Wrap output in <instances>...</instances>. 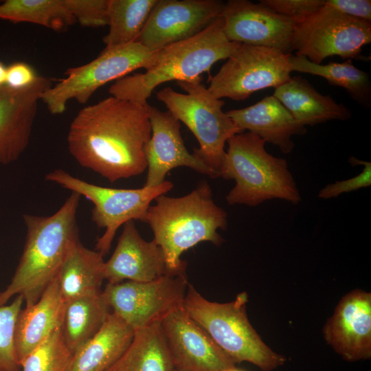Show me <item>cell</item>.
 I'll list each match as a JSON object with an SVG mask.
<instances>
[{"label": "cell", "mask_w": 371, "mask_h": 371, "mask_svg": "<svg viewBox=\"0 0 371 371\" xmlns=\"http://www.w3.org/2000/svg\"><path fill=\"white\" fill-rule=\"evenodd\" d=\"M150 135L146 104L111 95L78 113L67 142L78 164L113 183L144 172Z\"/></svg>", "instance_id": "obj_1"}, {"label": "cell", "mask_w": 371, "mask_h": 371, "mask_svg": "<svg viewBox=\"0 0 371 371\" xmlns=\"http://www.w3.org/2000/svg\"><path fill=\"white\" fill-rule=\"evenodd\" d=\"M80 197L71 192L51 216L23 215L27 229L23 250L10 283L0 292V306L18 295L25 306H32L57 277L69 250L80 240L76 216Z\"/></svg>", "instance_id": "obj_2"}, {"label": "cell", "mask_w": 371, "mask_h": 371, "mask_svg": "<svg viewBox=\"0 0 371 371\" xmlns=\"http://www.w3.org/2000/svg\"><path fill=\"white\" fill-rule=\"evenodd\" d=\"M150 205L146 223L153 240L161 248L170 274L186 273L182 254L201 242L221 245L224 239L218 229H226L227 214L212 199L210 186L201 181L186 195L170 197L161 194Z\"/></svg>", "instance_id": "obj_3"}, {"label": "cell", "mask_w": 371, "mask_h": 371, "mask_svg": "<svg viewBox=\"0 0 371 371\" xmlns=\"http://www.w3.org/2000/svg\"><path fill=\"white\" fill-rule=\"evenodd\" d=\"M229 41L218 18L198 34L159 49L144 73L117 80L109 89L111 96L145 105L154 89L162 83L201 80L217 61L227 59L240 45Z\"/></svg>", "instance_id": "obj_4"}, {"label": "cell", "mask_w": 371, "mask_h": 371, "mask_svg": "<svg viewBox=\"0 0 371 371\" xmlns=\"http://www.w3.org/2000/svg\"><path fill=\"white\" fill-rule=\"evenodd\" d=\"M265 144L247 131L235 134L227 140L219 177L235 181L226 196L228 204L256 207L273 199L294 205L301 201L286 160L269 154Z\"/></svg>", "instance_id": "obj_5"}, {"label": "cell", "mask_w": 371, "mask_h": 371, "mask_svg": "<svg viewBox=\"0 0 371 371\" xmlns=\"http://www.w3.org/2000/svg\"><path fill=\"white\" fill-rule=\"evenodd\" d=\"M248 295L242 292L229 302H211L188 284L183 308L234 361L251 363L272 371L286 359L271 350L250 324L246 311Z\"/></svg>", "instance_id": "obj_6"}, {"label": "cell", "mask_w": 371, "mask_h": 371, "mask_svg": "<svg viewBox=\"0 0 371 371\" xmlns=\"http://www.w3.org/2000/svg\"><path fill=\"white\" fill-rule=\"evenodd\" d=\"M177 83L186 93L166 87L156 93L157 98L197 139L199 147L193 154L219 176L227 140L243 132L223 111L225 102L215 98L201 80Z\"/></svg>", "instance_id": "obj_7"}, {"label": "cell", "mask_w": 371, "mask_h": 371, "mask_svg": "<svg viewBox=\"0 0 371 371\" xmlns=\"http://www.w3.org/2000/svg\"><path fill=\"white\" fill-rule=\"evenodd\" d=\"M45 180L84 196L93 204L91 220L100 228L105 229L95 245L103 256L111 249L117 229L129 221L146 223L148 210L153 200L168 192L173 183L165 181L155 187L137 189H118L102 187L75 177L63 169H56L45 175Z\"/></svg>", "instance_id": "obj_8"}, {"label": "cell", "mask_w": 371, "mask_h": 371, "mask_svg": "<svg viewBox=\"0 0 371 371\" xmlns=\"http://www.w3.org/2000/svg\"><path fill=\"white\" fill-rule=\"evenodd\" d=\"M158 51L150 50L137 42L104 48L90 63L69 68L65 72L67 77L47 89L41 100L51 113H63L69 100L75 99L80 104H85L106 83L124 77L137 69H148L155 61Z\"/></svg>", "instance_id": "obj_9"}, {"label": "cell", "mask_w": 371, "mask_h": 371, "mask_svg": "<svg viewBox=\"0 0 371 371\" xmlns=\"http://www.w3.org/2000/svg\"><path fill=\"white\" fill-rule=\"evenodd\" d=\"M290 54L272 47L240 43L207 87L216 98L243 100L262 89L278 87L291 78Z\"/></svg>", "instance_id": "obj_10"}, {"label": "cell", "mask_w": 371, "mask_h": 371, "mask_svg": "<svg viewBox=\"0 0 371 371\" xmlns=\"http://www.w3.org/2000/svg\"><path fill=\"white\" fill-rule=\"evenodd\" d=\"M371 43V22L342 14L324 5L304 21L295 23L292 51L315 64L329 56L358 58Z\"/></svg>", "instance_id": "obj_11"}, {"label": "cell", "mask_w": 371, "mask_h": 371, "mask_svg": "<svg viewBox=\"0 0 371 371\" xmlns=\"http://www.w3.org/2000/svg\"><path fill=\"white\" fill-rule=\"evenodd\" d=\"M188 286L186 273L167 274L149 282L107 283L102 295L111 312L135 331L183 306Z\"/></svg>", "instance_id": "obj_12"}, {"label": "cell", "mask_w": 371, "mask_h": 371, "mask_svg": "<svg viewBox=\"0 0 371 371\" xmlns=\"http://www.w3.org/2000/svg\"><path fill=\"white\" fill-rule=\"evenodd\" d=\"M218 0H157L135 42L152 51L198 34L221 16Z\"/></svg>", "instance_id": "obj_13"}, {"label": "cell", "mask_w": 371, "mask_h": 371, "mask_svg": "<svg viewBox=\"0 0 371 371\" xmlns=\"http://www.w3.org/2000/svg\"><path fill=\"white\" fill-rule=\"evenodd\" d=\"M221 16L224 33L229 41L272 47L291 54L295 21L260 2L229 0L225 3Z\"/></svg>", "instance_id": "obj_14"}, {"label": "cell", "mask_w": 371, "mask_h": 371, "mask_svg": "<svg viewBox=\"0 0 371 371\" xmlns=\"http://www.w3.org/2000/svg\"><path fill=\"white\" fill-rule=\"evenodd\" d=\"M160 326L175 370L224 371L235 366L183 306L166 316Z\"/></svg>", "instance_id": "obj_15"}, {"label": "cell", "mask_w": 371, "mask_h": 371, "mask_svg": "<svg viewBox=\"0 0 371 371\" xmlns=\"http://www.w3.org/2000/svg\"><path fill=\"white\" fill-rule=\"evenodd\" d=\"M151 135L146 149L147 175L144 186L155 187L165 181L167 174L180 166L190 168L212 179L218 175L186 148L181 122L169 111L146 104Z\"/></svg>", "instance_id": "obj_16"}, {"label": "cell", "mask_w": 371, "mask_h": 371, "mask_svg": "<svg viewBox=\"0 0 371 371\" xmlns=\"http://www.w3.org/2000/svg\"><path fill=\"white\" fill-rule=\"evenodd\" d=\"M51 80L39 76L30 87H0V164L16 161L27 148L43 93Z\"/></svg>", "instance_id": "obj_17"}, {"label": "cell", "mask_w": 371, "mask_h": 371, "mask_svg": "<svg viewBox=\"0 0 371 371\" xmlns=\"http://www.w3.org/2000/svg\"><path fill=\"white\" fill-rule=\"evenodd\" d=\"M324 337L348 361L371 357V294L355 290L337 304L324 327Z\"/></svg>", "instance_id": "obj_18"}, {"label": "cell", "mask_w": 371, "mask_h": 371, "mask_svg": "<svg viewBox=\"0 0 371 371\" xmlns=\"http://www.w3.org/2000/svg\"><path fill=\"white\" fill-rule=\"evenodd\" d=\"M103 272L110 284L149 282L170 274L161 248L153 240H144L134 221L123 225L115 249L104 263Z\"/></svg>", "instance_id": "obj_19"}, {"label": "cell", "mask_w": 371, "mask_h": 371, "mask_svg": "<svg viewBox=\"0 0 371 371\" xmlns=\"http://www.w3.org/2000/svg\"><path fill=\"white\" fill-rule=\"evenodd\" d=\"M239 129L258 136L265 143L278 147L284 154L292 152L294 135H304L306 128L300 124L274 96L267 95L256 104L226 111Z\"/></svg>", "instance_id": "obj_20"}, {"label": "cell", "mask_w": 371, "mask_h": 371, "mask_svg": "<svg viewBox=\"0 0 371 371\" xmlns=\"http://www.w3.org/2000/svg\"><path fill=\"white\" fill-rule=\"evenodd\" d=\"M65 304L56 277L36 303L21 310L14 338L19 363L52 333L61 328Z\"/></svg>", "instance_id": "obj_21"}, {"label": "cell", "mask_w": 371, "mask_h": 371, "mask_svg": "<svg viewBox=\"0 0 371 371\" xmlns=\"http://www.w3.org/2000/svg\"><path fill=\"white\" fill-rule=\"evenodd\" d=\"M301 125L314 126L330 120H347L352 116L344 104L318 92L305 78L291 77L273 94Z\"/></svg>", "instance_id": "obj_22"}, {"label": "cell", "mask_w": 371, "mask_h": 371, "mask_svg": "<svg viewBox=\"0 0 371 371\" xmlns=\"http://www.w3.org/2000/svg\"><path fill=\"white\" fill-rule=\"evenodd\" d=\"M134 333L111 312L100 329L74 352L69 371H106L125 352Z\"/></svg>", "instance_id": "obj_23"}, {"label": "cell", "mask_w": 371, "mask_h": 371, "mask_svg": "<svg viewBox=\"0 0 371 371\" xmlns=\"http://www.w3.org/2000/svg\"><path fill=\"white\" fill-rule=\"evenodd\" d=\"M103 257L98 251L84 247L80 240L73 245L57 276L65 302L102 291L105 280Z\"/></svg>", "instance_id": "obj_24"}, {"label": "cell", "mask_w": 371, "mask_h": 371, "mask_svg": "<svg viewBox=\"0 0 371 371\" xmlns=\"http://www.w3.org/2000/svg\"><path fill=\"white\" fill-rule=\"evenodd\" d=\"M159 323L137 330L120 359L106 371H173Z\"/></svg>", "instance_id": "obj_25"}, {"label": "cell", "mask_w": 371, "mask_h": 371, "mask_svg": "<svg viewBox=\"0 0 371 371\" xmlns=\"http://www.w3.org/2000/svg\"><path fill=\"white\" fill-rule=\"evenodd\" d=\"M111 312L102 291L66 302L61 330L69 349L74 352L90 339Z\"/></svg>", "instance_id": "obj_26"}, {"label": "cell", "mask_w": 371, "mask_h": 371, "mask_svg": "<svg viewBox=\"0 0 371 371\" xmlns=\"http://www.w3.org/2000/svg\"><path fill=\"white\" fill-rule=\"evenodd\" d=\"M291 71L306 73L324 78L330 85L344 89L350 97L363 108L371 106V82L369 74L348 60L344 63L315 64L306 58L290 54Z\"/></svg>", "instance_id": "obj_27"}, {"label": "cell", "mask_w": 371, "mask_h": 371, "mask_svg": "<svg viewBox=\"0 0 371 371\" xmlns=\"http://www.w3.org/2000/svg\"><path fill=\"white\" fill-rule=\"evenodd\" d=\"M157 0H109L105 49L135 42Z\"/></svg>", "instance_id": "obj_28"}, {"label": "cell", "mask_w": 371, "mask_h": 371, "mask_svg": "<svg viewBox=\"0 0 371 371\" xmlns=\"http://www.w3.org/2000/svg\"><path fill=\"white\" fill-rule=\"evenodd\" d=\"M0 19L38 24L56 31L76 22L65 0H6L0 4Z\"/></svg>", "instance_id": "obj_29"}, {"label": "cell", "mask_w": 371, "mask_h": 371, "mask_svg": "<svg viewBox=\"0 0 371 371\" xmlns=\"http://www.w3.org/2000/svg\"><path fill=\"white\" fill-rule=\"evenodd\" d=\"M73 356L60 328L19 363L21 371H69Z\"/></svg>", "instance_id": "obj_30"}, {"label": "cell", "mask_w": 371, "mask_h": 371, "mask_svg": "<svg viewBox=\"0 0 371 371\" xmlns=\"http://www.w3.org/2000/svg\"><path fill=\"white\" fill-rule=\"evenodd\" d=\"M23 298L18 295L9 305L0 306V371H21L14 348V330Z\"/></svg>", "instance_id": "obj_31"}, {"label": "cell", "mask_w": 371, "mask_h": 371, "mask_svg": "<svg viewBox=\"0 0 371 371\" xmlns=\"http://www.w3.org/2000/svg\"><path fill=\"white\" fill-rule=\"evenodd\" d=\"M66 5L80 25L86 27L108 25L109 0H65Z\"/></svg>", "instance_id": "obj_32"}, {"label": "cell", "mask_w": 371, "mask_h": 371, "mask_svg": "<svg viewBox=\"0 0 371 371\" xmlns=\"http://www.w3.org/2000/svg\"><path fill=\"white\" fill-rule=\"evenodd\" d=\"M352 166H363V170L352 178L337 181L322 188L317 196L322 199L336 198L339 195L358 190L371 186V163L350 157L348 159Z\"/></svg>", "instance_id": "obj_33"}, {"label": "cell", "mask_w": 371, "mask_h": 371, "mask_svg": "<svg viewBox=\"0 0 371 371\" xmlns=\"http://www.w3.org/2000/svg\"><path fill=\"white\" fill-rule=\"evenodd\" d=\"M260 2L299 23L322 9L326 0H261Z\"/></svg>", "instance_id": "obj_34"}, {"label": "cell", "mask_w": 371, "mask_h": 371, "mask_svg": "<svg viewBox=\"0 0 371 371\" xmlns=\"http://www.w3.org/2000/svg\"><path fill=\"white\" fill-rule=\"evenodd\" d=\"M38 77L30 65L16 62L7 67L5 85L13 89H23L33 85Z\"/></svg>", "instance_id": "obj_35"}, {"label": "cell", "mask_w": 371, "mask_h": 371, "mask_svg": "<svg viewBox=\"0 0 371 371\" xmlns=\"http://www.w3.org/2000/svg\"><path fill=\"white\" fill-rule=\"evenodd\" d=\"M325 5L346 15L371 22L370 0H326Z\"/></svg>", "instance_id": "obj_36"}, {"label": "cell", "mask_w": 371, "mask_h": 371, "mask_svg": "<svg viewBox=\"0 0 371 371\" xmlns=\"http://www.w3.org/2000/svg\"><path fill=\"white\" fill-rule=\"evenodd\" d=\"M7 67L0 60V87L5 85Z\"/></svg>", "instance_id": "obj_37"}, {"label": "cell", "mask_w": 371, "mask_h": 371, "mask_svg": "<svg viewBox=\"0 0 371 371\" xmlns=\"http://www.w3.org/2000/svg\"><path fill=\"white\" fill-rule=\"evenodd\" d=\"M224 371H244V370L238 369L237 368H236V366H234V367L228 368V369H227V370H225Z\"/></svg>", "instance_id": "obj_38"}, {"label": "cell", "mask_w": 371, "mask_h": 371, "mask_svg": "<svg viewBox=\"0 0 371 371\" xmlns=\"http://www.w3.org/2000/svg\"><path fill=\"white\" fill-rule=\"evenodd\" d=\"M173 371H179V370H175V369H174V370H173Z\"/></svg>", "instance_id": "obj_39"}]
</instances>
